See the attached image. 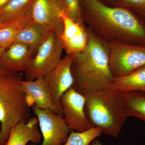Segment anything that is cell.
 I'll return each instance as SVG.
<instances>
[{"label": "cell", "mask_w": 145, "mask_h": 145, "mask_svg": "<svg viewBox=\"0 0 145 145\" xmlns=\"http://www.w3.org/2000/svg\"><path fill=\"white\" fill-rule=\"evenodd\" d=\"M52 31L47 27L33 21L20 32L16 41L26 45L34 54Z\"/></svg>", "instance_id": "2e32d148"}, {"label": "cell", "mask_w": 145, "mask_h": 145, "mask_svg": "<svg viewBox=\"0 0 145 145\" xmlns=\"http://www.w3.org/2000/svg\"><path fill=\"white\" fill-rule=\"evenodd\" d=\"M83 21L106 42L145 45V19L132 10L106 5L99 0H80Z\"/></svg>", "instance_id": "6da1fadb"}, {"label": "cell", "mask_w": 145, "mask_h": 145, "mask_svg": "<svg viewBox=\"0 0 145 145\" xmlns=\"http://www.w3.org/2000/svg\"><path fill=\"white\" fill-rule=\"evenodd\" d=\"M34 0H10L0 10V19L4 22L20 16L31 8Z\"/></svg>", "instance_id": "d6986e66"}, {"label": "cell", "mask_w": 145, "mask_h": 145, "mask_svg": "<svg viewBox=\"0 0 145 145\" xmlns=\"http://www.w3.org/2000/svg\"><path fill=\"white\" fill-rule=\"evenodd\" d=\"M34 114L39 120L43 142L41 144H31L29 145H63L66 142L71 130L63 117L49 109L31 106Z\"/></svg>", "instance_id": "52a82bcc"}, {"label": "cell", "mask_w": 145, "mask_h": 145, "mask_svg": "<svg viewBox=\"0 0 145 145\" xmlns=\"http://www.w3.org/2000/svg\"><path fill=\"white\" fill-rule=\"evenodd\" d=\"M33 56V53L27 46L15 41L3 54L0 59V69L12 73L25 72Z\"/></svg>", "instance_id": "7c38bea8"}, {"label": "cell", "mask_w": 145, "mask_h": 145, "mask_svg": "<svg viewBox=\"0 0 145 145\" xmlns=\"http://www.w3.org/2000/svg\"><path fill=\"white\" fill-rule=\"evenodd\" d=\"M91 145H104L99 140H97V139L93 140V142H91Z\"/></svg>", "instance_id": "d4e9b609"}, {"label": "cell", "mask_w": 145, "mask_h": 145, "mask_svg": "<svg viewBox=\"0 0 145 145\" xmlns=\"http://www.w3.org/2000/svg\"><path fill=\"white\" fill-rule=\"evenodd\" d=\"M102 132L100 129L92 127L82 132L71 131L66 142L63 145H91V142L100 137Z\"/></svg>", "instance_id": "ffe728a7"}, {"label": "cell", "mask_w": 145, "mask_h": 145, "mask_svg": "<svg viewBox=\"0 0 145 145\" xmlns=\"http://www.w3.org/2000/svg\"><path fill=\"white\" fill-rule=\"evenodd\" d=\"M63 50L60 36L52 31L39 47L24 73L25 81L44 78L59 63Z\"/></svg>", "instance_id": "8992f818"}, {"label": "cell", "mask_w": 145, "mask_h": 145, "mask_svg": "<svg viewBox=\"0 0 145 145\" xmlns=\"http://www.w3.org/2000/svg\"><path fill=\"white\" fill-rule=\"evenodd\" d=\"M88 29L87 46L83 52L74 55L71 66L72 88L85 97L111 84L114 80L109 65L108 43Z\"/></svg>", "instance_id": "7a4b0ae2"}, {"label": "cell", "mask_w": 145, "mask_h": 145, "mask_svg": "<svg viewBox=\"0 0 145 145\" xmlns=\"http://www.w3.org/2000/svg\"><path fill=\"white\" fill-rule=\"evenodd\" d=\"M10 0H0V10Z\"/></svg>", "instance_id": "cb8c5ba5"}, {"label": "cell", "mask_w": 145, "mask_h": 145, "mask_svg": "<svg viewBox=\"0 0 145 145\" xmlns=\"http://www.w3.org/2000/svg\"><path fill=\"white\" fill-rule=\"evenodd\" d=\"M63 0H34L31 9L33 21L43 25L61 36L63 29L61 14Z\"/></svg>", "instance_id": "30bf717a"}, {"label": "cell", "mask_w": 145, "mask_h": 145, "mask_svg": "<svg viewBox=\"0 0 145 145\" xmlns=\"http://www.w3.org/2000/svg\"><path fill=\"white\" fill-rule=\"evenodd\" d=\"M109 65L114 78L145 66V45L108 43Z\"/></svg>", "instance_id": "5b68a950"}, {"label": "cell", "mask_w": 145, "mask_h": 145, "mask_svg": "<svg viewBox=\"0 0 145 145\" xmlns=\"http://www.w3.org/2000/svg\"><path fill=\"white\" fill-rule=\"evenodd\" d=\"M5 49L0 46V59H1L2 56L4 52L5 51Z\"/></svg>", "instance_id": "484cf974"}, {"label": "cell", "mask_w": 145, "mask_h": 145, "mask_svg": "<svg viewBox=\"0 0 145 145\" xmlns=\"http://www.w3.org/2000/svg\"><path fill=\"white\" fill-rule=\"evenodd\" d=\"M31 8L20 16L5 22L0 26V46L6 49L16 41L23 28L33 22Z\"/></svg>", "instance_id": "9a60e30c"}, {"label": "cell", "mask_w": 145, "mask_h": 145, "mask_svg": "<svg viewBox=\"0 0 145 145\" xmlns=\"http://www.w3.org/2000/svg\"><path fill=\"white\" fill-rule=\"evenodd\" d=\"M73 58L74 55L67 54L59 65L44 77L52 96L55 113L63 117L60 99L73 86L74 80L71 66Z\"/></svg>", "instance_id": "ba28073f"}, {"label": "cell", "mask_w": 145, "mask_h": 145, "mask_svg": "<svg viewBox=\"0 0 145 145\" xmlns=\"http://www.w3.org/2000/svg\"><path fill=\"white\" fill-rule=\"evenodd\" d=\"M106 5L113 7L114 0H99Z\"/></svg>", "instance_id": "603a6c76"}, {"label": "cell", "mask_w": 145, "mask_h": 145, "mask_svg": "<svg viewBox=\"0 0 145 145\" xmlns=\"http://www.w3.org/2000/svg\"><path fill=\"white\" fill-rule=\"evenodd\" d=\"M127 117H132L145 123V91L121 92Z\"/></svg>", "instance_id": "ac0fdd59"}, {"label": "cell", "mask_w": 145, "mask_h": 145, "mask_svg": "<svg viewBox=\"0 0 145 145\" xmlns=\"http://www.w3.org/2000/svg\"><path fill=\"white\" fill-rule=\"evenodd\" d=\"M111 84L121 92L145 91V66L123 77L114 78Z\"/></svg>", "instance_id": "e0dca14e"}, {"label": "cell", "mask_w": 145, "mask_h": 145, "mask_svg": "<svg viewBox=\"0 0 145 145\" xmlns=\"http://www.w3.org/2000/svg\"><path fill=\"white\" fill-rule=\"evenodd\" d=\"M60 102L64 119L71 131L82 132L92 127L86 115L85 96L72 87L63 94Z\"/></svg>", "instance_id": "9c48e42d"}, {"label": "cell", "mask_w": 145, "mask_h": 145, "mask_svg": "<svg viewBox=\"0 0 145 145\" xmlns=\"http://www.w3.org/2000/svg\"><path fill=\"white\" fill-rule=\"evenodd\" d=\"M4 23V22H3V21L1 19H0V26H1V25H2Z\"/></svg>", "instance_id": "4316f807"}, {"label": "cell", "mask_w": 145, "mask_h": 145, "mask_svg": "<svg viewBox=\"0 0 145 145\" xmlns=\"http://www.w3.org/2000/svg\"><path fill=\"white\" fill-rule=\"evenodd\" d=\"M85 112L92 127L116 138L121 132L127 117L121 92L112 84L85 96Z\"/></svg>", "instance_id": "3957f363"}, {"label": "cell", "mask_w": 145, "mask_h": 145, "mask_svg": "<svg viewBox=\"0 0 145 145\" xmlns=\"http://www.w3.org/2000/svg\"><path fill=\"white\" fill-rule=\"evenodd\" d=\"M63 5L67 16L78 23L86 25L83 21L80 0H63Z\"/></svg>", "instance_id": "44dd1931"}, {"label": "cell", "mask_w": 145, "mask_h": 145, "mask_svg": "<svg viewBox=\"0 0 145 145\" xmlns=\"http://www.w3.org/2000/svg\"><path fill=\"white\" fill-rule=\"evenodd\" d=\"M113 7L129 9L145 19V0H114Z\"/></svg>", "instance_id": "7402d4cb"}, {"label": "cell", "mask_w": 145, "mask_h": 145, "mask_svg": "<svg viewBox=\"0 0 145 145\" xmlns=\"http://www.w3.org/2000/svg\"><path fill=\"white\" fill-rule=\"evenodd\" d=\"M22 76L0 69V145H4L11 130L31 118Z\"/></svg>", "instance_id": "277c9868"}, {"label": "cell", "mask_w": 145, "mask_h": 145, "mask_svg": "<svg viewBox=\"0 0 145 145\" xmlns=\"http://www.w3.org/2000/svg\"><path fill=\"white\" fill-rule=\"evenodd\" d=\"M39 120L31 117L27 123L17 125L10 131L4 145H27L28 143L39 144L42 136L38 128Z\"/></svg>", "instance_id": "5bb4252c"}, {"label": "cell", "mask_w": 145, "mask_h": 145, "mask_svg": "<svg viewBox=\"0 0 145 145\" xmlns=\"http://www.w3.org/2000/svg\"><path fill=\"white\" fill-rule=\"evenodd\" d=\"M21 84L29 106L34 105L38 108L50 110L55 113L52 96L44 78L31 81L22 80Z\"/></svg>", "instance_id": "4fadbf2b"}, {"label": "cell", "mask_w": 145, "mask_h": 145, "mask_svg": "<svg viewBox=\"0 0 145 145\" xmlns=\"http://www.w3.org/2000/svg\"><path fill=\"white\" fill-rule=\"evenodd\" d=\"M63 29L60 36L63 49L67 54L75 55L85 49L88 41V31L86 25L81 24L71 19L65 14H61Z\"/></svg>", "instance_id": "8fae6325"}]
</instances>
